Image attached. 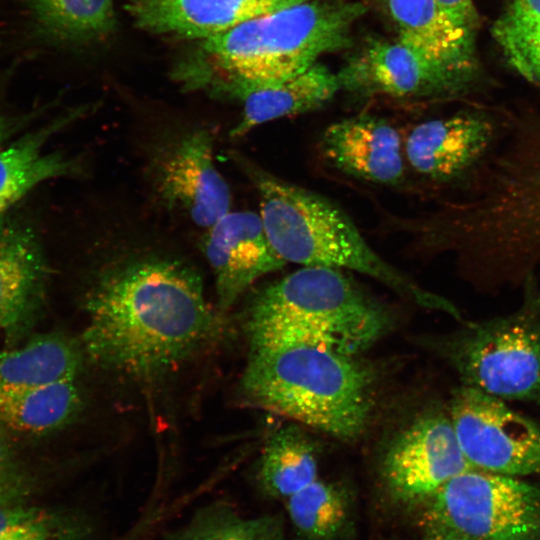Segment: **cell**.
Returning <instances> with one entry per match:
<instances>
[{
  "label": "cell",
  "instance_id": "cell-1",
  "mask_svg": "<svg viewBox=\"0 0 540 540\" xmlns=\"http://www.w3.org/2000/svg\"><path fill=\"white\" fill-rule=\"evenodd\" d=\"M84 297L83 349L124 374H162L218 336L220 319L186 257L146 241L119 240L96 252Z\"/></svg>",
  "mask_w": 540,
  "mask_h": 540
},
{
  "label": "cell",
  "instance_id": "cell-2",
  "mask_svg": "<svg viewBox=\"0 0 540 540\" xmlns=\"http://www.w3.org/2000/svg\"><path fill=\"white\" fill-rule=\"evenodd\" d=\"M229 156L255 188L265 232L287 263L357 272L422 307L454 313L445 299L383 259L333 201L275 175L239 151Z\"/></svg>",
  "mask_w": 540,
  "mask_h": 540
},
{
  "label": "cell",
  "instance_id": "cell-3",
  "mask_svg": "<svg viewBox=\"0 0 540 540\" xmlns=\"http://www.w3.org/2000/svg\"><path fill=\"white\" fill-rule=\"evenodd\" d=\"M373 385L355 356L304 344L251 350L240 383L252 405L342 440L366 429Z\"/></svg>",
  "mask_w": 540,
  "mask_h": 540
},
{
  "label": "cell",
  "instance_id": "cell-4",
  "mask_svg": "<svg viewBox=\"0 0 540 540\" xmlns=\"http://www.w3.org/2000/svg\"><path fill=\"white\" fill-rule=\"evenodd\" d=\"M246 320L251 350L304 344L356 356L383 336L390 317L346 271L302 266L262 287Z\"/></svg>",
  "mask_w": 540,
  "mask_h": 540
},
{
  "label": "cell",
  "instance_id": "cell-5",
  "mask_svg": "<svg viewBox=\"0 0 540 540\" xmlns=\"http://www.w3.org/2000/svg\"><path fill=\"white\" fill-rule=\"evenodd\" d=\"M366 6L351 0H308L249 20L205 39L216 73L192 88L222 81L270 83L293 77L327 53L348 47Z\"/></svg>",
  "mask_w": 540,
  "mask_h": 540
},
{
  "label": "cell",
  "instance_id": "cell-6",
  "mask_svg": "<svg viewBox=\"0 0 540 540\" xmlns=\"http://www.w3.org/2000/svg\"><path fill=\"white\" fill-rule=\"evenodd\" d=\"M525 280L519 311L468 326L441 351L465 386L502 400L540 403V294L533 275Z\"/></svg>",
  "mask_w": 540,
  "mask_h": 540
},
{
  "label": "cell",
  "instance_id": "cell-7",
  "mask_svg": "<svg viewBox=\"0 0 540 540\" xmlns=\"http://www.w3.org/2000/svg\"><path fill=\"white\" fill-rule=\"evenodd\" d=\"M418 506L426 530L470 540H540V489L519 477L469 469Z\"/></svg>",
  "mask_w": 540,
  "mask_h": 540
},
{
  "label": "cell",
  "instance_id": "cell-8",
  "mask_svg": "<svg viewBox=\"0 0 540 540\" xmlns=\"http://www.w3.org/2000/svg\"><path fill=\"white\" fill-rule=\"evenodd\" d=\"M144 172L157 204L198 228L207 230L230 211L231 191L215 164L210 128H165L149 144Z\"/></svg>",
  "mask_w": 540,
  "mask_h": 540
},
{
  "label": "cell",
  "instance_id": "cell-9",
  "mask_svg": "<svg viewBox=\"0 0 540 540\" xmlns=\"http://www.w3.org/2000/svg\"><path fill=\"white\" fill-rule=\"evenodd\" d=\"M449 418L473 468L513 477L540 474V426L502 399L463 385L453 392Z\"/></svg>",
  "mask_w": 540,
  "mask_h": 540
},
{
  "label": "cell",
  "instance_id": "cell-10",
  "mask_svg": "<svg viewBox=\"0 0 540 540\" xmlns=\"http://www.w3.org/2000/svg\"><path fill=\"white\" fill-rule=\"evenodd\" d=\"M471 75L434 62L398 39H372L337 73L341 89L353 96L410 102L459 94Z\"/></svg>",
  "mask_w": 540,
  "mask_h": 540
},
{
  "label": "cell",
  "instance_id": "cell-11",
  "mask_svg": "<svg viewBox=\"0 0 540 540\" xmlns=\"http://www.w3.org/2000/svg\"><path fill=\"white\" fill-rule=\"evenodd\" d=\"M473 467L457 442L449 416L428 412L402 429L389 443L381 475L391 497L418 506L454 476Z\"/></svg>",
  "mask_w": 540,
  "mask_h": 540
},
{
  "label": "cell",
  "instance_id": "cell-12",
  "mask_svg": "<svg viewBox=\"0 0 540 540\" xmlns=\"http://www.w3.org/2000/svg\"><path fill=\"white\" fill-rule=\"evenodd\" d=\"M51 272L36 226L13 210L0 216V331L7 347L33 334L44 312Z\"/></svg>",
  "mask_w": 540,
  "mask_h": 540
},
{
  "label": "cell",
  "instance_id": "cell-13",
  "mask_svg": "<svg viewBox=\"0 0 540 540\" xmlns=\"http://www.w3.org/2000/svg\"><path fill=\"white\" fill-rule=\"evenodd\" d=\"M499 133L497 122L483 111L425 120L404 137L407 167L429 184L459 183L488 158Z\"/></svg>",
  "mask_w": 540,
  "mask_h": 540
},
{
  "label": "cell",
  "instance_id": "cell-14",
  "mask_svg": "<svg viewBox=\"0 0 540 540\" xmlns=\"http://www.w3.org/2000/svg\"><path fill=\"white\" fill-rule=\"evenodd\" d=\"M201 248L222 309L231 307L258 279L288 264L271 244L259 213L251 211H229L205 230Z\"/></svg>",
  "mask_w": 540,
  "mask_h": 540
},
{
  "label": "cell",
  "instance_id": "cell-15",
  "mask_svg": "<svg viewBox=\"0 0 540 540\" xmlns=\"http://www.w3.org/2000/svg\"><path fill=\"white\" fill-rule=\"evenodd\" d=\"M319 147L326 161L349 177L388 187L406 178L404 137L381 117L360 114L333 122L323 130Z\"/></svg>",
  "mask_w": 540,
  "mask_h": 540
},
{
  "label": "cell",
  "instance_id": "cell-16",
  "mask_svg": "<svg viewBox=\"0 0 540 540\" xmlns=\"http://www.w3.org/2000/svg\"><path fill=\"white\" fill-rule=\"evenodd\" d=\"M341 89L337 74L317 62L293 77L270 83L222 81L209 90L234 98L242 116L231 129V138L245 136L264 123L317 110Z\"/></svg>",
  "mask_w": 540,
  "mask_h": 540
},
{
  "label": "cell",
  "instance_id": "cell-17",
  "mask_svg": "<svg viewBox=\"0 0 540 540\" xmlns=\"http://www.w3.org/2000/svg\"><path fill=\"white\" fill-rule=\"evenodd\" d=\"M308 0H127L141 29L190 39H208L239 24Z\"/></svg>",
  "mask_w": 540,
  "mask_h": 540
},
{
  "label": "cell",
  "instance_id": "cell-18",
  "mask_svg": "<svg viewBox=\"0 0 540 540\" xmlns=\"http://www.w3.org/2000/svg\"><path fill=\"white\" fill-rule=\"evenodd\" d=\"M85 112V107L70 110L0 147V216L39 185L83 172L80 160L59 151H47L46 146L54 135Z\"/></svg>",
  "mask_w": 540,
  "mask_h": 540
},
{
  "label": "cell",
  "instance_id": "cell-19",
  "mask_svg": "<svg viewBox=\"0 0 540 540\" xmlns=\"http://www.w3.org/2000/svg\"><path fill=\"white\" fill-rule=\"evenodd\" d=\"M398 40L426 58L472 73L473 30L437 0H387Z\"/></svg>",
  "mask_w": 540,
  "mask_h": 540
},
{
  "label": "cell",
  "instance_id": "cell-20",
  "mask_svg": "<svg viewBox=\"0 0 540 540\" xmlns=\"http://www.w3.org/2000/svg\"><path fill=\"white\" fill-rule=\"evenodd\" d=\"M80 347L60 333H33L0 351V392L75 380L82 367Z\"/></svg>",
  "mask_w": 540,
  "mask_h": 540
},
{
  "label": "cell",
  "instance_id": "cell-21",
  "mask_svg": "<svg viewBox=\"0 0 540 540\" xmlns=\"http://www.w3.org/2000/svg\"><path fill=\"white\" fill-rule=\"evenodd\" d=\"M75 380L0 392V431L45 434L68 424L80 411Z\"/></svg>",
  "mask_w": 540,
  "mask_h": 540
},
{
  "label": "cell",
  "instance_id": "cell-22",
  "mask_svg": "<svg viewBox=\"0 0 540 540\" xmlns=\"http://www.w3.org/2000/svg\"><path fill=\"white\" fill-rule=\"evenodd\" d=\"M258 472L269 496L287 499L318 479L315 445L299 426L285 425L267 439Z\"/></svg>",
  "mask_w": 540,
  "mask_h": 540
},
{
  "label": "cell",
  "instance_id": "cell-23",
  "mask_svg": "<svg viewBox=\"0 0 540 540\" xmlns=\"http://www.w3.org/2000/svg\"><path fill=\"white\" fill-rule=\"evenodd\" d=\"M35 31L64 44L100 39L113 31L112 0H26Z\"/></svg>",
  "mask_w": 540,
  "mask_h": 540
},
{
  "label": "cell",
  "instance_id": "cell-24",
  "mask_svg": "<svg viewBox=\"0 0 540 540\" xmlns=\"http://www.w3.org/2000/svg\"><path fill=\"white\" fill-rule=\"evenodd\" d=\"M286 510L303 540H337L351 528L350 495L341 486L320 479L287 498Z\"/></svg>",
  "mask_w": 540,
  "mask_h": 540
},
{
  "label": "cell",
  "instance_id": "cell-25",
  "mask_svg": "<svg viewBox=\"0 0 540 540\" xmlns=\"http://www.w3.org/2000/svg\"><path fill=\"white\" fill-rule=\"evenodd\" d=\"M95 521L67 506L24 505L0 508V540H93Z\"/></svg>",
  "mask_w": 540,
  "mask_h": 540
},
{
  "label": "cell",
  "instance_id": "cell-26",
  "mask_svg": "<svg viewBox=\"0 0 540 540\" xmlns=\"http://www.w3.org/2000/svg\"><path fill=\"white\" fill-rule=\"evenodd\" d=\"M166 540H286L280 515L247 517L214 501L198 508Z\"/></svg>",
  "mask_w": 540,
  "mask_h": 540
},
{
  "label": "cell",
  "instance_id": "cell-27",
  "mask_svg": "<svg viewBox=\"0 0 540 540\" xmlns=\"http://www.w3.org/2000/svg\"><path fill=\"white\" fill-rule=\"evenodd\" d=\"M492 34L510 66L540 85V0H508Z\"/></svg>",
  "mask_w": 540,
  "mask_h": 540
},
{
  "label": "cell",
  "instance_id": "cell-28",
  "mask_svg": "<svg viewBox=\"0 0 540 540\" xmlns=\"http://www.w3.org/2000/svg\"><path fill=\"white\" fill-rule=\"evenodd\" d=\"M42 488L40 472L0 431V508L34 503Z\"/></svg>",
  "mask_w": 540,
  "mask_h": 540
},
{
  "label": "cell",
  "instance_id": "cell-29",
  "mask_svg": "<svg viewBox=\"0 0 540 540\" xmlns=\"http://www.w3.org/2000/svg\"><path fill=\"white\" fill-rule=\"evenodd\" d=\"M460 24L474 30L478 16L473 0H437Z\"/></svg>",
  "mask_w": 540,
  "mask_h": 540
},
{
  "label": "cell",
  "instance_id": "cell-30",
  "mask_svg": "<svg viewBox=\"0 0 540 540\" xmlns=\"http://www.w3.org/2000/svg\"><path fill=\"white\" fill-rule=\"evenodd\" d=\"M26 123V118L8 114L1 105L0 100V147L14 139L15 135L19 134Z\"/></svg>",
  "mask_w": 540,
  "mask_h": 540
},
{
  "label": "cell",
  "instance_id": "cell-31",
  "mask_svg": "<svg viewBox=\"0 0 540 540\" xmlns=\"http://www.w3.org/2000/svg\"><path fill=\"white\" fill-rule=\"evenodd\" d=\"M423 540H470L462 535L446 530L431 529Z\"/></svg>",
  "mask_w": 540,
  "mask_h": 540
},
{
  "label": "cell",
  "instance_id": "cell-32",
  "mask_svg": "<svg viewBox=\"0 0 540 540\" xmlns=\"http://www.w3.org/2000/svg\"><path fill=\"white\" fill-rule=\"evenodd\" d=\"M113 540H141V535L137 530L133 528H127Z\"/></svg>",
  "mask_w": 540,
  "mask_h": 540
}]
</instances>
